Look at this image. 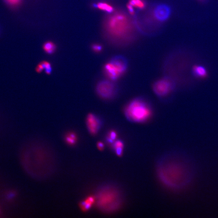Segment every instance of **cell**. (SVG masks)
Masks as SVG:
<instances>
[{
  "label": "cell",
  "instance_id": "obj_1",
  "mask_svg": "<svg viewBox=\"0 0 218 218\" xmlns=\"http://www.w3.org/2000/svg\"><path fill=\"white\" fill-rule=\"evenodd\" d=\"M157 174L162 182L169 188H183L192 180L191 167L184 159L174 154L168 155L160 161Z\"/></svg>",
  "mask_w": 218,
  "mask_h": 218
},
{
  "label": "cell",
  "instance_id": "obj_2",
  "mask_svg": "<svg viewBox=\"0 0 218 218\" xmlns=\"http://www.w3.org/2000/svg\"><path fill=\"white\" fill-rule=\"evenodd\" d=\"M122 200V195L119 189L112 186L101 189L96 198L98 207L108 212L117 210L121 206Z\"/></svg>",
  "mask_w": 218,
  "mask_h": 218
},
{
  "label": "cell",
  "instance_id": "obj_3",
  "mask_svg": "<svg viewBox=\"0 0 218 218\" xmlns=\"http://www.w3.org/2000/svg\"><path fill=\"white\" fill-rule=\"evenodd\" d=\"M124 115L128 120L141 123L147 121L152 115V110L148 103L143 99L136 98L131 101L125 108Z\"/></svg>",
  "mask_w": 218,
  "mask_h": 218
},
{
  "label": "cell",
  "instance_id": "obj_4",
  "mask_svg": "<svg viewBox=\"0 0 218 218\" xmlns=\"http://www.w3.org/2000/svg\"><path fill=\"white\" fill-rule=\"evenodd\" d=\"M127 62L124 58L117 56L106 63L103 70L109 80L114 81L122 76L127 69Z\"/></svg>",
  "mask_w": 218,
  "mask_h": 218
},
{
  "label": "cell",
  "instance_id": "obj_5",
  "mask_svg": "<svg viewBox=\"0 0 218 218\" xmlns=\"http://www.w3.org/2000/svg\"><path fill=\"white\" fill-rule=\"evenodd\" d=\"M107 26L109 31L112 34L120 36L127 32L129 27V22L124 15L117 13L109 19Z\"/></svg>",
  "mask_w": 218,
  "mask_h": 218
},
{
  "label": "cell",
  "instance_id": "obj_6",
  "mask_svg": "<svg viewBox=\"0 0 218 218\" xmlns=\"http://www.w3.org/2000/svg\"><path fill=\"white\" fill-rule=\"evenodd\" d=\"M97 94L103 99H108L114 97L117 88L111 80H102L97 84L96 87Z\"/></svg>",
  "mask_w": 218,
  "mask_h": 218
},
{
  "label": "cell",
  "instance_id": "obj_7",
  "mask_svg": "<svg viewBox=\"0 0 218 218\" xmlns=\"http://www.w3.org/2000/svg\"><path fill=\"white\" fill-rule=\"evenodd\" d=\"M173 88V83L168 78L157 80L153 85V92L157 96L164 97L170 94Z\"/></svg>",
  "mask_w": 218,
  "mask_h": 218
},
{
  "label": "cell",
  "instance_id": "obj_8",
  "mask_svg": "<svg viewBox=\"0 0 218 218\" xmlns=\"http://www.w3.org/2000/svg\"><path fill=\"white\" fill-rule=\"evenodd\" d=\"M86 125L89 133L92 135H95L100 130L102 122L98 116L90 113L86 117Z\"/></svg>",
  "mask_w": 218,
  "mask_h": 218
},
{
  "label": "cell",
  "instance_id": "obj_9",
  "mask_svg": "<svg viewBox=\"0 0 218 218\" xmlns=\"http://www.w3.org/2000/svg\"><path fill=\"white\" fill-rule=\"evenodd\" d=\"M170 13V8L166 5H158L154 9V16L160 21H165L169 18Z\"/></svg>",
  "mask_w": 218,
  "mask_h": 218
},
{
  "label": "cell",
  "instance_id": "obj_10",
  "mask_svg": "<svg viewBox=\"0 0 218 218\" xmlns=\"http://www.w3.org/2000/svg\"><path fill=\"white\" fill-rule=\"evenodd\" d=\"M193 75L196 78L204 79L208 77V72L204 67L200 65H195L193 67Z\"/></svg>",
  "mask_w": 218,
  "mask_h": 218
},
{
  "label": "cell",
  "instance_id": "obj_11",
  "mask_svg": "<svg viewBox=\"0 0 218 218\" xmlns=\"http://www.w3.org/2000/svg\"><path fill=\"white\" fill-rule=\"evenodd\" d=\"M96 203V198L90 196L80 204V207L83 211H86L91 208L94 203Z\"/></svg>",
  "mask_w": 218,
  "mask_h": 218
},
{
  "label": "cell",
  "instance_id": "obj_12",
  "mask_svg": "<svg viewBox=\"0 0 218 218\" xmlns=\"http://www.w3.org/2000/svg\"><path fill=\"white\" fill-rule=\"evenodd\" d=\"M96 6L99 10L108 13H112L114 11V7L112 5L105 2H99L96 4Z\"/></svg>",
  "mask_w": 218,
  "mask_h": 218
},
{
  "label": "cell",
  "instance_id": "obj_13",
  "mask_svg": "<svg viewBox=\"0 0 218 218\" xmlns=\"http://www.w3.org/2000/svg\"><path fill=\"white\" fill-rule=\"evenodd\" d=\"M65 139L67 143L71 146H73L77 142V136L76 133L74 132H70L65 135Z\"/></svg>",
  "mask_w": 218,
  "mask_h": 218
},
{
  "label": "cell",
  "instance_id": "obj_14",
  "mask_svg": "<svg viewBox=\"0 0 218 218\" xmlns=\"http://www.w3.org/2000/svg\"><path fill=\"white\" fill-rule=\"evenodd\" d=\"M43 49L44 51L47 54L53 53L56 49V46L54 43L51 41H48L43 44Z\"/></svg>",
  "mask_w": 218,
  "mask_h": 218
},
{
  "label": "cell",
  "instance_id": "obj_15",
  "mask_svg": "<svg viewBox=\"0 0 218 218\" xmlns=\"http://www.w3.org/2000/svg\"><path fill=\"white\" fill-rule=\"evenodd\" d=\"M133 7L139 9H143L146 6L143 0H130L129 3Z\"/></svg>",
  "mask_w": 218,
  "mask_h": 218
},
{
  "label": "cell",
  "instance_id": "obj_16",
  "mask_svg": "<svg viewBox=\"0 0 218 218\" xmlns=\"http://www.w3.org/2000/svg\"><path fill=\"white\" fill-rule=\"evenodd\" d=\"M117 137V133L115 131H112L109 133L107 138L108 141L109 143H113Z\"/></svg>",
  "mask_w": 218,
  "mask_h": 218
},
{
  "label": "cell",
  "instance_id": "obj_17",
  "mask_svg": "<svg viewBox=\"0 0 218 218\" xmlns=\"http://www.w3.org/2000/svg\"><path fill=\"white\" fill-rule=\"evenodd\" d=\"M42 63L44 66L45 72L48 75H50L52 71L51 65V63L46 61H43L42 62Z\"/></svg>",
  "mask_w": 218,
  "mask_h": 218
},
{
  "label": "cell",
  "instance_id": "obj_18",
  "mask_svg": "<svg viewBox=\"0 0 218 218\" xmlns=\"http://www.w3.org/2000/svg\"><path fill=\"white\" fill-rule=\"evenodd\" d=\"M7 5L11 6H16L20 4L22 0H4Z\"/></svg>",
  "mask_w": 218,
  "mask_h": 218
},
{
  "label": "cell",
  "instance_id": "obj_19",
  "mask_svg": "<svg viewBox=\"0 0 218 218\" xmlns=\"http://www.w3.org/2000/svg\"><path fill=\"white\" fill-rule=\"evenodd\" d=\"M113 144V148L114 150L117 148H123L124 143L121 140H118L115 141Z\"/></svg>",
  "mask_w": 218,
  "mask_h": 218
},
{
  "label": "cell",
  "instance_id": "obj_20",
  "mask_svg": "<svg viewBox=\"0 0 218 218\" xmlns=\"http://www.w3.org/2000/svg\"><path fill=\"white\" fill-rule=\"evenodd\" d=\"M92 50L96 53H99L102 51V46L100 44H95L92 46Z\"/></svg>",
  "mask_w": 218,
  "mask_h": 218
},
{
  "label": "cell",
  "instance_id": "obj_21",
  "mask_svg": "<svg viewBox=\"0 0 218 218\" xmlns=\"http://www.w3.org/2000/svg\"><path fill=\"white\" fill-rule=\"evenodd\" d=\"M43 70H44V67L42 62L38 64L36 68V70L38 73L41 72Z\"/></svg>",
  "mask_w": 218,
  "mask_h": 218
},
{
  "label": "cell",
  "instance_id": "obj_22",
  "mask_svg": "<svg viewBox=\"0 0 218 218\" xmlns=\"http://www.w3.org/2000/svg\"><path fill=\"white\" fill-rule=\"evenodd\" d=\"M127 8L129 12L131 15H135V11H134V7L133 6L129 4L127 5Z\"/></svg>",
  "mask_w": 218,
  "mask_h": 218
},
{
  "label": "cell",
  "instance_id": "obj_23",
  "mask_svg": "<svg viewBox=\"0 0 218 218\" xmlns=\"http://www.w3.org/2000/svg\"><path fill=\"white\" fill-rule=\"evenodd\" d=\"M97 147L99 148V150H103L104 148V146L103 143L101 142H99L98 143H97Z\"/></svg>",
  "mask_w": 218,
  "mask_h": 218
}]
</instances>
